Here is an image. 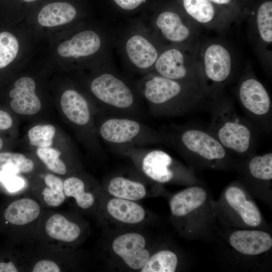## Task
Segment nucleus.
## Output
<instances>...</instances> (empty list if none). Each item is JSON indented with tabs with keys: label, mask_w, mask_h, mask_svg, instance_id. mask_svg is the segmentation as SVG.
<instances>
[{
	"label": "nucleus",
	"mask_w": 272,
	"mask_h": 272,
	"mask_svg": "<svg viewBox=\"0 0 272 272\" xmlns=\"http://www.w3.org/2000/svg\"><path fill=\"white\" fill-rule=\"evenodd\" d=\"M207 194L202 188L193 186L175 194L170 201L173 215L182 217L187 215L201 207L206 201Z\"/></svg>",
	"instance_id": "18"
},
{
	"label": "nucleus",
	"mask_w": 272,
	"mask_h": 272,
	"mask_svg": "<svg viewBox=\"0 0 272 272\" xmlns=\"http://www.w3.org/2000/svg\"><path fill=\"white\" fill-rule=\"evenodd\" d=\"M97 132L107 146L117 151L132 147H149L165 140L160 132L142 120L119 115H103Z\"/></svg>",
	"instance_id": "2"
},
{
	"label": "nucleus",
	"mask_w": 272,
	"mask_h": 272,
	"mask_svg": "<svg viewBox=\"0 0 272 272\" xmlns=\"http://www.w3.org/2000/svg\"><path fill=\"white\" fill-rule=\"evenodd\" d=\"M210 2H213L218 4H227L229 3L231 0H208Z\"/></svg>",
	"instance_id": "39"
},
{
	"label": "nucleus",
	"mask_w": 272,
	"mask_h": 272,
	"mask_svg": "<svg viewBox=\"0 0 272 272\" xmlns=\"http://www.w3.org/2000/svg\"><path fill=\"white\" fill-rule=\"evenodd\" d=\"M121 9L126 11H132L136 9L146 0H113Z\"/></svg>",
	"instance_id": "36"
},
{
	"label": "nucleus",
	"mask_w": 272,
	"mask_h": 272,
	"mask_svg": "<svg viewBox=\"0 0 272 272\" xmlns=\"http://www.w3.org/2000/svg\"><path fill=\"white\" fill-rule=\"evenodd\" d=\"M34 168L32 160L20 153L3 152L0 153V169L13 172L28 173Z\"/></svg>",
	"instance_id": "27"
},
{
	"label": "nucleus",
	"mask_w": 272,
	"mask_h": 272,
	"mask_svg": "<svg viewBox=\"0 0 272 272\" xmlns=\"http://www.w3.org/2000/svg\"><path fill=\"white\" fill-rule=\"evenodd\" d=\"M45 228L49 237L61 242H73L81 234L80 228L77 224L59 214L51 216L46 222Z\"/></svg>",
	"instance_id": "21"
},
{
	"label": "nucleus",
	"mask_w": 272,
	"mask_h": 272,
	"mask_svg": "<svg viewBox=\"0 0 272 272\" xmlns=\"http://www.w3.org/2000/svg\"><path fill=\"white\" fill-rule=\"evenodd\" d=\"M225 198L230 206L240 216L247 225L256 227L261 222V215L256 205L248 200L244 192L236 186L229 187L225 192Z\"/></svg>",
	"instance_id": "16"
},
{
	"label": "nucleus",
	"mask_w": 272,
	"mask_h": 272,
	"mask_svg": "<svg viewBox=\"0 0 272 272\" xmlns=\"http://www.w3.org/2000/svg\"><path fill=\"white\" fill-rule=\"evenodd\" d=\"M19 49V41L15 35L7 31L0 32V69L14 61Z\"/></svg>",
	"instance_id": "29"
},
{
	"label": "nucleus",
	"mask_w": 272,
	"mask_h": 272,
	"mask_svg": "<svg viewBox=\"0 0 272 272\" xmlns=\"http://www.w3.org/2000/svg\"><path fill=\"white\" fill-rule=\"evenodd\" d=\"M85 187L84 181L77 177H70L63 181V190L66 197L75 198L79 207L87 209L93 205L94 196L92 193L86 192Z\"/></svg>",
	"instance_id": "24"
},
{
	"label": "nucleus",
	"mask_w": 272,
	"mask_h": 272,
	"mask_svg": "<svg viewBox=\"0 0 272 272\" xmlns=\"http://www.w3.org/2000/svg\"><path fill=\"white\" fill-rule=\"evenodd\" d=\"M101 33L91 29L79 31L71 38L60 43L57 47L59 56L73 59L90 57L105 47L106 42Z\"/></svg>",
	"instance_id": "6"
},
{
	"label": "nucleus",
	"mask_w": 272,
	"mask_h": 272,
	"mask_svg": "<svg viewBox=\"0 0 272 272\" xmlns=\"http://www.w3.org/2000/svg\"><path fill=\"white\" fill-rule=\"evenodd\" d=\"M272 3L266 2L259 7L257 15V24L260 35L266 42L272 41Z\"/></svg>",
	"instance_id": "32"
},
{
	"label": "nucleus",
	"mask_w": 272,
	"mask_h": 272,
	"mask_svg": "<svg viewBox=\"0 0 272 272\" xmlns=\"http://www.w3.org/2000/svg\"><path fill=\"white\" fill-rule=\"evenodd\" d=\"M186 12L200 23L211 21L215 16V9L208 0H183Z\"/></svg>",
	"instance_id": "28"
},
{
	"label": "nucleus",
	"mask_w": 272,
	"mask_h": 272,
	"mask_svg": "<svg viewBox=\"0 0 272 272\" xmlns=\"http://www.w3.org/2000/svg\"><path fill=\"white\" fill-rule=\"evenodd\" d=\"M77 15L78 10L72 3L55 0L42 5L38 12L37 19L42 26L53 27L72 22Z\"/></svg>",
	"instance_id": "11"
},
{
	"label": "nucleus",
	"mask_w": 272,
	"mask_h": 272,
	"mask_svg": "<svg viewBox=\"0 0 272 272\" xmlns=\"http://www.w3.org/2000/svg\"><path fill=\"white\" fill-rule=\"evenodd\" d=\"M135 84L152 114L174 115L183 108L180 100L182 86L178 81L150 73L144 76Z\"/></svg>",
	"instance_id": "3"
},
{
	"label": "nucleus",
	"mask_w": 272,
	"mask_h": 272,
	"mask_svg": "<svg viewBox=\"0 0 272 272\" xmlns=\"http://www.w3.org/2000/svg\"><path fill=\"white\" fill-rule=\"evenodd\" d=\"M217 135L224 148L238 153H244L249 149L251 131L243 123L232 120L227 121L218 129Z\"/></svg>",
	"instance_id": "13"
},
{
	"label": "nucleus",
	"mask_w": 272,
	"mask_h": 272,
	"mask_svg": "<svg viewBox=\"0 0 272 272\" xmlns=\"http://www.w3.org/2000/svg\"><path fill=\"white\" fill-rule=\"evenodd\" d=\"M124 154L141 158V167L144 173L153 180L166 183L170 181L174 174L171 168L173 160L161 150L146 147H129L118 150Z\"/></svg>",
	"instance_id": "5"
},
{
	"label": "nucleus",
	"mask_w": 272,
	"mask_h": 272,
	"mask_svg": "<svg viewBox=\"0 0 272 272\" xmlns=\"http://www.w3.org/2000/svg\"><path fill=\"white\" fill-rule=\"evenodd\" d=\"M2 147H3L0 146V151H1V150L2 149Z\"/></svg>",
	"instance_id": "42"
},
{
	"label": "nucleus",
	"mask_w": 272,
	"mask_h": 272,
	"mask_svg": "<svg viewBox=\"0 0 272 272\" xmlns=\"http://www.w3.org/2000/svg\"><path fill=\"white\" fill-rule=\"evenodd\" d=\"M239 97L243 106L254 115H264L270 110L269 96L263 85L256 80L249 79L242 83Z\"/></svg>",
	"instance_id": "12"
},
{
	"label": "nucleus",
	"mask_w": 272,
	"mask_h": 272,
	"mask_svg": "<svg viewBox=\"0 0 272 272\" xmlns=\"http://www.w3.org/2000/svg\"><path fill=\"white\" fill-rule=\"evenodd\" d=\"M61 109L66 117L79 126H87L91 120V112L86 98L75 89L65 90L60 100Z\"/></svg>",
	"instance_id": "14"
},
{
	"label": "nucleus",
	"mask_w": 272,
	"mask_h": 272,
	"mask_svg": "<svg viewBox=\"0 0 272 272\" xmlns=\"http://www.w3.org/2000/svg\"><path fill=\"white\" fill-rule=\"evenodd\" d=\"M35 83L28 77H23L15 81L9 93L12 98L10 106L12 110L20 114L33 115L38 112L41 102L36 95Z\"/></svg>",
	"instance_id": "9"
},
{
	"label": "nucleus",
	"mask_w": 272,
	"mask_h": 272,
	"mask_svg": "<svg viewBox=\"0 0 272 272\" xmlns=\"http://www.w3.org/2000/svg\"><path fill=\"white\" fill-rule=\"evenodd\" d=\"M39 204L30 198H22L11 202L6 209L4 216L9 223L23 226L36 220L40 214Z\"/></svg>",
	"instance_id": "19"
},
{
	"label": "nucleus",
	"mask_w": 272,
	"mask_h": 272,
	"mask_svg": "<svg viewBox=\"0 0 272 272\" xmlns=\"http://www.w3.org/2000/svg\"><path fill=\"white\" fill-rule=\"evenodd\" d=\"M46 187L42 191L45 203L51 207H57L62 205L66 196L63 190V182L57 176L48 174L44 177Z\"/></svg>",
	"instance_id": "26"
},
{
	"label": "nucleus",
	"mask_w": 272,
	"mask_h": 272,
	"mask_svg": "<svg viewBox=\"0 0 272 272\" xmlns=\"http://www.w3.org/2000/svg\"><path fill=\"white\" fill-rule=\"evenodd\" d=\"M177 257L173 252L162 250L157 252L141 268L142 272H174L177 265Z\"/></svg>",
	"instance_id": "25"
},
{
	"label": "nucleus",
	"mask_w": 272,
	"mask_h": 272,
	"mask_svg": "<svg viewBox=\"0 0 272 272\" xmlns=\"http://www.w3.org/2000/svg\"><path fill=\"white\" fill-rule=\"evenodd\" d=\"M179 140L183 147L208 160H220L226 155L225 148L218 140L202 130H184Z\"/></svg>",
	"instance_id": "7"
},
{
	"label": "nucleus",
	"mask_w": 272,
	"mask_h": 272,
	"mask_svg": "<svg viewBox=\"0 0 272 272\" xmlns=\"http://www.w3.org/2000/svg\"><path fill=\"white\" fill-rule=\"evenodd\" d=\"M121 46L132 70L144 76L151 73L159 54L147 32L139 29L130 30L123 37Z\"/></svg>",
	"instance_id": "4"
},
{
	"label": "nucleus",
	"mask_w": 272,
	"mask_h": 272,
	"mask_svg": "<svg viewBox=\"0 0 272 272\" xmlns=\"http://www.w3.org/2000/svg\"><path fill=\"white\" fill-rule=\"evenodd\" d=\"M18 269L11 261L0 262V272H17Z\"/></svg>",
	"instance_id": "38"
},
{
	"label": "nucleus",
	"mask_w": 272,
	"mask_h": 272,
	"mask_svg": "<svg viewBox=\"0 0 272 272\" xmlns=\"http://www.w3.org/2000/svg\"><path fill=\"white\" fill-rule=\"evenodd\" d=\"M17 174L2 170L0 173V180L6 185L7 188L11 191H17L23 187L24 185L23 179Z\"/></svg>",
	"instance_id": "34"
},
{
	"label": "nucleus",
	"mask_w": 272,
	"mask_h": 272,
	"mask_svg": "<svg viewBox=\"0 0 272 272\" xmlns=\"http://www.w3.org/2000/svg\"><path fill=\"white\" fill-rule=\"evenodd\" d=\"M109 192L117 198L137 200L143 198L146 193L141 183L122 176L112 178L108 185Z\"/></svg>",
	"instance_id": "23"
},
{
	"label": "nucleus",
	"mask_w": 272,
	"mask_h": 272,
	"mask_svg": "<svg viewBox=\"0 0 272 272\" xmlns=\"http://www.w3.org/2000/svg\"><path fill=\"white\" fill-rule=\"evenodd\" d=\"M55 132V127L51 124L35 126L28 131L30 143L39 148L49 147L52 144Z\"/></svg>",
	"instance_id": "31"
},
{
	"label": "nucleus",
	"mask_w": 272,
	"mask_h": 272,
	"mask_svg": "<svg viewBox=\"0 0 272 272\" xmlns=\"http://www.w3.org/2000/svg\"><path fill=\"white\" fill-rule=\"evenodd\" d=\"M3 142L2 139L0 138V146L3 147Z\"/></svg>",
	"instance_id": "41"
},
{
	"label": "nucleus",
	"mask_w": 272,
	"mask_h": 272,
	"mask_svg": "<svg viewBox=\"0 0 272 272\" xmlns=\"http://www.w3.org/2000/svg\"><path fill=\"white\" fill-rule=\"evenodd\" d=\"M155 24L164 38L169 41L181 42L189 35V29L175 13L165 11L160 13L156 18Z\"/></svg>",
	"instance_id": "20"
},
{
	"label": "nucleus",
	"mask_w": 272,
	"mask_h": 272,
	"mask_svg": "<svg viewBox=\"0 0 272 272\" xmlns=\"http://www.w3.org/2000/svg\"><path fill=\"white\" fill-rule=\"evenodd\" d=\"M107 209L114 219L125 223H140L145 216V211L140 205L125 199H111L107 203Z\"/></svg>",
	"instance_id": "22"
},
{
	"label": "nucleus",
	"mask_w": 272,
	"mask_h": 272,
	"mask_svg": "<svg viewBox=\"0 0 272 272\" xmlns=\"http://www.w3.org/2000/svg\"><path fill=\"white\" fill-rule=\"evenodd\" d=\"M61 152L55 149L46 147L39 148L37 150V155L48 169L59 175L66 172L64 163L59 159Z\"/></svg>",
	"instance_id": "33"
},
{
	"label": "nucleus",
	"mask_w": 272,
	"mask_h": 272,
	"mask_svg": "<svg viewBox=\"0 0 272 272\" xmlns=\"http://www.w3.org/2000/svg\"><path fill=\"white\" fill-rule=\"evenodd\" d=\"M205 72L211 80L221 82L229 76L231 69L229 52L222 45L213 44L207 49L204 57Z\"/></svg>",
	"instance_id": "15"
},
{
	"label": "nucleus",
	"mask_w": 272,
	"mask_h": 272,
	"mask_svg": "<svg viewBox=\"0 0 272 272\" xmlns=\"http://www.w3.org/2000/svg\"><path fill=\"white\" fill-rule=\"evenodd\" d=\"M90 90L102 106L104 114L141 120L146 116L144 102L135 84L107 66L91 80Z\"/></svg>",
	"instance_id": "1"
},
{
	"label": "nucleus",
	"mask_w": 272,
	"mask_h": 272,
	"mask_svg": "<svg viewBox=\"0 0 272 272\" xmlns=\"http://www.w3.org/2000/svg\"><path fill=\"white\" fill-rule=\"evenodd\" d=\"M145 238L140 234L129 233L114 239L112 248L125 263L133 269H141L149 259V252L145 248Z\"/></svg>",
	"instance_id": "8"
},
{
	"label": "nucleus",
	"mask_w": 272,
	"mask_h": 272,
	"mask_svg": "<svg viewBox=\"0 0 272 272\" xmlns=\"http://www.w3.org/2000/svg\"><path fill=\"white\" fill-rule=\"evenodd\" d=\"M32 271L33 272H59L60 268L54 261L43 259L36 262Z\"/></svg>",
	"instance_id": "35"
},
{
	"label": "nucleus",
	"mask_w": 272,
	"mask_h": 272,
	"mask_svg": "<svg viewBox=\"0 0 272 272\" xmlns=\"http://www.w3.org/2000/svg\"><path fill=\"white\" fill-rule=\"evenodd\" d=\"M154 69L156 74L178 81L187 75L183 54L176 48L168 49L160 54Z\"/></svg>",
	"instance_id": "17"
},
{
	"label": "nucleus",
	"mask_w": 272,
	"mask_h": 272,
	"mask_svg": "<svg viewBox=\"0 0 272 272\" xmlns=\"http://www.w3.org/2000/svg\"><path fill=\"white\" fill-rule=\"evenodd\" d=\"M249 170L255 178L270 180L272 178V154L269 153L252 158L249 163Z\"/></svg>",
	"instance_id": "30"
},
{
	"label": "nucleus",
	"mask_w": 272,
	"mask_h": 272,
	"mask_svg": "<svg viewBox=\"0 0 272 272\" xmlns=\"http://www.w3.org/2000/svg\"><path fill=\"white\" fill-rule=\"evenodd\" d=\"M229 243L242 254L255 255L271 248L272 238L269 234L262 231L238 230L230 235Z\"/></svg>",
	"instance_id": "10"
},
{
	"label": "nucleus",
	"mask_w": 272,
	"mask_h": 272,
	"mask_svg": "<svg viewBox=\"0 0 272 272\" xmlns=\"http://www.w3.org/2000/svg\"><path fill=\"white\" fill-rule=\"evenodd\" d=\"M13 123V120L10 114L6 111L0 110V130L10 128Z\"/></svg>",
	"instance_id": "37"
},
{
	"label": "nucleus",
	"mask_w": 272,
	"mask_h": 272,
	"mask_svg": "<svg viewBox=\"0 0 272 272\" xmlns=\"http://www.w3.org/2000/svg\"><path fill=\"white\" fill-rule=\"evenodd\" d=\"M24 3L27 4L28 5H31L33 4H35L36 3H38L39 2L42 1V0H22Z\"/></svg>",
	"instance_id": "40"
}]
</instances>
